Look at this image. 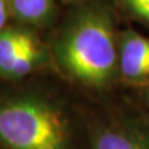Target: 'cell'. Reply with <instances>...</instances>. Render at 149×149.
I'll use <instances>...</instances> for the list:
<instances>
[{
    "label": "cell",
    "mask_w": 149,
    "mask_h": 149,
    "mask_svg": "<svg viewBox=\"0 0 149 149\" xmlns=\"http://www.w3.org/2000/svg\"><path fill=\"white\" fill-rule=\"evenodd\" d=\"M50 45L56 63L80 85L103 90L118 76V37L108 6L78 4Z\"/></svg>",
    "instance_id": "obj_1"
},
{
    "label": "cell",
    "mask_w": 149,
    "mask_h": 149,
    "mask_svg": "<svg viewBox=\"0 0 149 149\" xmlns=\"http://www.w3.org/2000/svg\"><path fill=\"white\" fill-rule=\"evenodd\" d=\"M0 144L6 149H70L67 117L46 97H9L0 102Z\"/></svg>",
    "instance_id": "obj_2"
},
{
    "label": "cell",
    "mask_w": 149,
    "mask_h": 149,
    "mask_svg": "<svg viewBox=\"0 0 149 149\" xmlns=\"http://www.w3.org/2000/svg\"><path fill=\"white\" fill-rule=\"evenodd\" d=\"M49 68H56L52 51L36 30L14 24L0 31V78L17 81Z\"/></svg>",
    "instance_id": "obj_3"
},
{
    "label": "cell",
    "mask_w": 149,
    "mask_h": 149,
    "mask_svg": "<svg viewBox=\"0 0 149 149\" xmlns=\"http://www.w3.org/2000/svg\"><path fill=\"white\" fill-rule=\"evenodd\" d=\"M118 74L129 85L149 83V37L127 29L118 37Z\"/></svg>",
    "instance_id": "obj_4"
},
{
    "label": "cell",
    "mask_w": 149,
    "mask_h": 149,
    "mask_svg": "<svg viewBox=\"0 0 149 149\" xmlns=\"http://www.w3.org/2000/svg\"><path fill=\"white\" fill-rule=\"evenodd\" d=\"M92 149H149L146 128L133 123L100 124L91 133Z\"/></svg>",
    "instance_id": "obj_5"
},
{
    "label": "cell",
    "mask_w": 149,
    "mask_h": 149,
    "mask_svg": "<svg viewBox=\"0 0 149 149\" xmlns=\"http://www.w3.org/2000/svg\"><path fill=\"white\" fill-rule=\"evenodd\" d=\"M9 9L15 24L36 31L52 25L57 14L55 0H9Z\"/></svg>",
    "instance_id": "obj_6"
},
{
    "label": "cell",
    "mask_w": 149,
    "mask_h": 149,
    "mask_svg": "<svg viewBox=\"0 0 149 149\" xmlns=\"http://www.w3.org/2000/svg\"><path fill=\"white\" fill-rule=\"evenodd\" d=\"M128 11L149 24V0H120Z\"/></svg>",
    "instance_id": "obj_7"
},
{
    "label": "cell",
    "mask_w": 149,
    "mask_h": 149,
    "mask_svg": "<svg viewBox=\"0 0 149 149\" xmlns=\"http://www.w3.org/2000/svg\"><path fill=\"white\" fill-rule=\"evenodd\" d=\"M11 19L10 9H9V0H0V31L8 26L9 20Z\"/></svg>",
    "instance_id": "obj_8"
},
{
    "label": "cell",
    "mask_w": 149,
    "mask_h": 149,
    "mask_svg": "<svg viewBox=\"0 0 149 149\" xmlns=\"http://www.w3.org/2000/svg\"><path fill=\"white\" fill-rule=\"evenodd\" d=\"M68 3H76V4H83V3H87L88 0H66Z\"/></svg>",
    "instance_id": "obj_9"
},
{
    "label": "cell",
    "mask_w": 149,
    "mask_h": 149,
    "mask_svg": "<svg viewBox=\"0 0 149 149\" xmlns=\"http://www.w3.org/2000/svg\"><path fill=\"white\" fill-rule=\"evenodd\" d=\"M144 96H146V100L149 102V83H148L147 87H146V92H144Z\"/></svg>",
    "instance_id": "obj_10"
},
{
    "label": "cell",
    "mask_w": 149,
    "mask_h": 149,
    "mask_svg": "<svg viewBox=\"0 0 149 149\" xmlns=\"http://www.w3.org/2000/svg\"><path fill=\"white\" fill-rule=\"evenodd\" d=\"M146 130H147V133H148V136H149V119L147 120V125H146Z\"/></svg>",
    "instance_id": "obj_11"
}]
</instances>
